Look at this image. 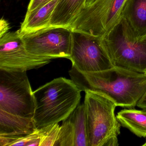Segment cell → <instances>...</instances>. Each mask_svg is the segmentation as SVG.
<instances>
[{"label":"cell","instance_id":"obj_5","mask_svg":"<svg viewBox=\"0 0 146 146\" xmlns=\"http://www.w3.org/2000/svg\"><path fill=\"white\" fill-rule=\"evenodd\" d=\"M127 0H96L84 7L69 28L102 39L120 22Z\"/></svg>","mask_w":146,"mask_h":146},{"label":"cell","instance_id":"obj_9","mask_svg":"<svg viewBox=\"0 0 146 146\" xmlns=\"http://www.w3.org/2000/svg\"><path fill=\"white\" fill-rule=\"evenodd\" d=\"M51 60L29 52L18 31L7 32L0 36L1 70L27 72L48 64Z\"/></svg>","mask_w":146,"mask_h":146},{"label":"cell","instance_id":"obj_19","mask_svg":"<svg viewBox=\"0 0 146 146\" xmlns=\"http://www.w3.org/2000/svg\"><path fill=\"white\" fill-rule=\"evenodd\" d=\"M51 0H30L27 12L31 11L36 8L46 4Z\"/></svg>","mask_w":146,"mask_h":146},{"label":"cell","instance_id":"obj_11","mask_svg":"<svg viewBox=\"0 0 146 146\" xmlns=\"http://www.w3.org/2000/svg\"><path fill=\"white\" fill-rule=\"evenodd\" d=\"M36 129L33 118L0 110V135L18 138L32 133Z\"/></svg>","mask_w":146,"mask_h":146},{"label":"cell","instance_id":"obj_14","mask_svg":"<svg viewBox=\"0 0 146 146\" xmlns=\"http://www.w3.org/2000/svg\"><path fill=\"white\" fill-rule=\"evenodd\" d=\"M116 117L123 127L137 137H146V110L125 108L117 113Z\"/></svg>","mask_w":146,"mask_h":146},{"label":"cell","instance_id":"obj_2","mask_svg":"<svg viewBox=\"0 0 146 146\" xmlns=\"http://www.w3.org/2000/svg\"><path fill=\"white\" fill-rule=\"evenodd\" d=\"M81 90L71 79L58 78L33 91V119L41 129L66 119L80 104Z\"/></svg>","mask_w":146,"mask_h":146},{"label":"cell","instance_id":"obj_6","mask_svg":"<svg viewBox=\"0 0 146 146\" xmlns=\"http://www.w3.org/2000/svg\"><path fill=\"white\" fill-rule=\"evenodd\" d=\"M35 108V97L27 72L0 69V110L33 118Z\"/></svg>","mask_w":146,"mask_h":146},{"label":"cell","instance_id":"obj_15","mask_svg":"<svg viewBox=\"0 0 146 146\" xmlns=\"http://www.w3.org/2000/svg\"><path fill=\"white\" fill-rule=\"evenodd\" d=\"M69 117L74 126V146H88L84 103L79 104Z\"/></svg>","mask_w":146,"mask_h":146},{"label":"cell","instance_id":"obj_7","mask_svg":"<svg viewBox=\"0 0 146 146\" xmlns=\"http://www.w3.org/2000/svg\"><path fill=\"white\" fill-rule=\"evenodd\" d=\"M19 33L26 49L33 54L51 59H69L70 57L72 36L70 28L49 27L33 32Z\"/></svg>","mask_w":146,"mask_h":146},{"label":"cell","instance_id":"obj_13","mask_svg":"<svg viewBox=\"0 0 146 146\" xmlns=\"http://www.w3.org/2000/svg\"><path fill=\"white\" fill-rule=\"evenodd\" d=\"M86 0H58L52 14L50 27L69 28L84 7Z\"/></svg>","mask_w":146,"mask_h":146},{"label":"cell","instance_id":"obj_4","mask_svg":"<svg viewBox=\"0 0 146 146\" xmlns=\"http://www.w3.org/2000/svg\"><path fill=\"white\" fill-rule=\"evenodd\" d=\"M101 42L114 66L146 73V44L136 38L123 19Z\"/></svg>","mask_w":146,"mask_h":146},{"label":"cell","instance_id":"obj_22","mask_svg":"<svg viewBox=\"0 0 146 146\" xmlns=\"http://www.w3.org/2000/svg\"><path fill=\"white\" fill-rule=\"evenodd\" d=\"M95 1L96 0H86L84 7L89 6L90 5H92Z\"/></svg>","mask_w":146,"mask_h":146},{"label":"cell","instance_id":"obj_25","mask_svg":"<svg viewBox=\"0 0 146 146\" xmlns=\"http://www.w3.org/2000/svg\"><path fill=\"white\" fill-rule=\"evenodd\" d=\"M145 74H146V73H145Z\"/></svg>","mask_w":146,"mask_h":146},{"label":"cell","instance_id":"obj_10","mask_svg":"<svg viewBox=\"0 0 146 146\" xmlns=\"http://www.w3.org/2000/svg\"><path fill=\"white\" fill-rule=\"evenodd\" d=\"M122 18L136 38L141 40L146 36V0H127Z\"/></svg>","mask_w":146,"mask_h":146},{"label":"cell","instance_id":"obj_1","mask_svg":"<svg viewBox=\"0 0 146 146\" xmlns=\"http://www.w3.org/2000/svg\"><path fill=\"white\" fill-rule=\"evenodd\" d=\"M71 79L82 91L90 90L103 93L117 106L133 108L146 92V75L114 66L94 72L80 71L72 66Z\"/></svg>","mask_w":146,"mask_h":146},{"label":"cell","instance_id":"obj_8","mask_svg":"<svg viewBox=\"0 0 146 146\" xmlns=\"http://www.w3.org/2000/svg\"><path fill=\"white\" fill-rule=\"evenodd\" d=\"M72 36L69 60L78 70L94 72L114 67L102 45L101 39L79 31H72Z\"/></svg>","mask_w":146,"mask_h":146},{"label":"cell","instance_id":"obj_23","mask_svg":"<svg viewBox=\"0 0 146 146\" xmlns=\"http://www.w3.org/2000/svg\"><path fill=\"white\" fill-rule=\"evenodd\" d=\"M141 40H142L143 42H145V43L146 44V36H145V37H143V39Z\"/></svg>","mask_w":146,"mask_h":146},{"label":"cell","instance_id":"obj_21","mask_svg":"<svg viewBox=\"0 0 146 146\" xmlns=\"http://www.w3.org/2000/svg\"><path fill=\"white\" fill-rule=\"evenodd\" d=\"M137 106L139 108L146 110V92L141 100L139 101Z\"/></svg>","mask_w":146,"mask_h":146},{"label":"cell","instance_id":"obj_20","mask_svg":"<svg viewBox=\"0 0 146 146\" xmlns=\"http://www.w3.org/2000/svg\"><path fill=\"white\" fill-rule=\"evenodd\" d=\"M10 29L9 24L7 21L2 18L0 21V36L8 32Z\"/></svg>","mask_w":146,"mask_h":146},{"label":"cell","instance_id":"obj_17","mask_svg":"<svg viewBox=\"0 0 146 146\" xmlns=\"http://www.w3.org/2000/svg\"><path fill=\"white\" fill-rule=\"evenodd\" d=\"M41 129V135L40 146H55L60 129L58 123Z\"/></svg>","mask_w":146,"mask_h":146},{"label":"cell","instance_id":"obj_24","mask_svg":"<svg viewBox=\"0 0 146 146\" xmlns=\"http://www.w3.org/2000/svg\"><path fill=\"white\" fill-rule=\"evenodd\" d=\"M142 146H146V141H145V142L144 143V144H143Z\"/></svg>","mask_w":146,"mask_h":146},{"label":"cell","instance_id":"obj_12","mask_svg":"<svg viewBox=\"0 0 146 146\" xmlns=\"http://www.w3.org/2000/svg\"><path fill=\"white\" fill-rule=\"evenodd\" d=\"M58 1V0H51L31 11L27 12L19 32H33L50 27L51 16Z\"/></svg>","mask_w":146,"mask_h":146},{"label":"cell","instance_id":"obj_18","mask_svg":"<svg viewBox=\"0 0 146 146\" xmlns=\"http://www.w3.org/2000/svg\"><path fill=\"white\" fill-rule=\"evenodd\" d=\"M41 129H36L33 132L17 138L11 146H40Z\"/></svg>","mask_w":146,"mask_h":146},{"label":"cell","instance_id":"obj_3","mask_svg":"<svg viewBox=\"0 0 146 146\" xmlns=\"http://www.w3.org/2000/svg\"><path fill=\"white\" fill-rule=\"evenodd\" d=\"M84 92L88 146H118L121 125L115 115L117 105L103 93Z\"/></svg>","mask_w":146,"mask_h":146},{"label":"cell","instance_id":"obj_16","mask_svg":"<svg viewBox=\"0 0 146 146\" xmlns=\"http://www.w3.org/2000/svg\"><path fill=\"white\" fill-rule=\"evenodd\" d=\"M74 129L70 117L63 120L60 126L58 140L55 146H74Z\"/></svg>","mask_w":146,"mask_h":146}]
</instances>
